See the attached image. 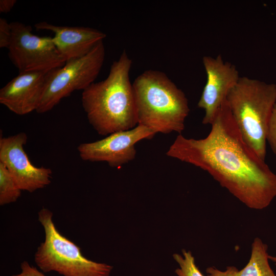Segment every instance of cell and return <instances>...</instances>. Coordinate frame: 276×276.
<instances>
[{
  "mask_svg": "<svg viewBox=\"0 0 276 276\" xmlns=\"http://www.w3.org/2000/svg\"><path fill=\"white\" fill-rule=\"evenodd\" d=\"M12 37L10 22L4 18H0V48H8Z\"/></svg>",
  "mask_w": 276,
  "mask_h": 276,
  "instance_id": "obj_17",
  "label": "cell"
},
{
  "mask_svg": "<svg viewBox=\"0 0 276 276\" xmlns=\"http://www.w3.org/2000/svg\"><path fill=\"white\" fill-rule=\"evenodd\" d=\"M16 3V0H1L0 12L8 13L10 12Z\"/></svg>",
  "mask_w": 276,
  "mask_h": 276,
  "instance_id": "obj_19",
  "label": "cell"
},
{
  "mask_svg": "<svg viewBox=\"0 0 276 276\" xmlns=\"http://www.w3.org/2000/svg\"><path fill=\"white\" fill-rule=\"evenodd\" d=\"M12 37L8 57L19 73L49 72L64 65L66 60L58 51L51 37H40L32 33L31 26L10 22Z\"/></svg>",
  "mask_w": 276,
  "mask_h": 276,
  "instance_id": "obj_7",
  "label": "cell"
},
{
  "mask_svg": "<svg viewBox=\"0 0 276 276\" xmlns=\"http://www.w3.org/2000/svg\"><path fill=\"white\" fill-rule=\"evenodd\" d=\"M269 259L272 261L276 265V256H269Z\"/></svg>",
  "mask_w": 276,
  "mask_h": 276,
  "instance_id": "obj_20",
  "label": "cell"
},
{
  "mask_svg": "<svg viewBox=\"0 0 276 276\" xmlns=\"http://www.w3.org/2000/svg\"><path fill=\"white\" fill-rule=\"evenodd\" d=\"M251 249L249 260L241 270L234 266H228L223 271L209 267L206 269L208 276H276L269 263L267 244L256 237Z\"/></svg>",
  "mask_w": 276,
  "mask_h": 276,
  "instance_id": "obj_13",
  "label": "cell"
},
{
  "mask_svg": "<svg viewBox=\"0 0 276 276\" xmlns=\"http://www.w3.org/2000/svg\"><path fill=\"white\" fill-rule=\"evenodd\" d=\"M47 73H19L1 89L0 103L20 116L36 111L44 90Z\"/></svg>",
  "mask_w": 276,
  "mask_h": 276,
  "instance_id": "obj_11",
  "label": "cell"
},
{
  "mask_svg": "<svg viewBox=\"0 0 276 276\" xmlns=\"http://www.w3.org/2000/svg\"><path fill=\"white\" fill-rule=\"evenodd\" d=\"M267 143L272 151L276 155V103L275 104L269 122Z\"/></svg>",
  "mask_w": 276,
  "mask_h": 276,
  "instance_id": "obj_16",
  "label": "cell"
},
{
  "mask_svg": "<svg viewBox=\"0 0 276 276\" xmlns=\"http://www.w3.org/2000/svg\"><path fill=\"white\" fill-rule=\"evenodd\" d=\"M226 101L244 141L265 161L268 125L276 103V84L240 77Z\"/></svg>",
  "mask_w": 276,
  "mask_h": 276,
  "instance_id": "obj_4",
  "label": "cell"
},
{
  "mask_svg": "<svg viewBox=\"0 0 276 276\" xmlns=\"http://www.w3.org/2000/svg\"><path fill=\"white\" fill-rule=\"evenodd\" d=\"M105 57V47L101 41L84 56L67 61L62 66L48 72L44 90L36 111L48 112L73 91L87 88L98 77Z\"/></svg>",
  "mask_w": 276,
  "mask_h": 276,
  "instance_id": "obj_6",
  "label": "cell"
},
{
  "mask_svg": "<svg viewBox=\"0 0 276 276\" xmlns=\"http://www.w3.org/2000/svg\"><path fill=\"white\" fill-rule=\"evenodd\" d=\"M211 125L203 139L178 134L166 155L207 172L247 208H266L276 197V174L245 142L226 100Z\"/></svg>",
  "mask_w": 276,
  "mask_h": 276,
  "instance_id": "obj_1",
  "label": "cell"
},
{
  "mask_svg": "<svg viewBox=\"0 0 276 276\" xmlns=\"http://www.w3.org/2000/svg\"><path fill=\"white\" fill-rule=\"evenodd\" d=\"M27 135L20 132L0 139V162L22 191L32 193L51 183L52 170L33 165L25 151Z\"/></svg>",
  "mask_w": 276,
  "mask_h": 276,
  "instance_id": "obj_9",
  "label": "cell"
},
{
  "mask_svg": "<svg viewBox=\"0 0 276 276\" xmlns=\"http://www.w3.org/2000/svg\"><path fill=\"white\" fill-rule=\"evenodd\" d=\"M202 62L207 79L197 106L205 112L202 124L211 125L240 77L236 66L224 61L221 55L215 58L204 56Z\"/></svg>",
  "mask_w": 276,
  "mask_h": 276,
  "instance_id": "obj_10",
  "label": "cell"
},
{
  "mask_svg": "<svg viewBox=\"0 0 276 276\" xmlns=\"http://www.w3.org/2000/svg\"><path fill=\"white\" fill-rule=\"evenodd\" d=\"M45 239L37 248L34 261L43 272L56 271L63 276H110L113 267L86 258L81 249L63 236L53 221V213L43 208L38 212Z\"/></svg>",
  "mask_w": 276,
  "mask_h": 276,
  "instance_id": "obj_5",
  "label": "cell"
},
{
  "mask_svg": "<svg viewBox=\"0 0 276 276\" xmlns=\"http://www.w3.org/2000/svg\"><path fill=\"white\" fill-rule=\"evenodd\" d=\"M34 27L54 33L52 41L66 61L84 56L106 36L101 31L89 27L56 26L45 21Z\"/></svg>",
  "mask_w": 276,
  "mask_h": 276,
  "instance_id": "obj_12",
  "label": "cell"
},
{
  "mask_svg": "<svg viewBox=\"0 0 276 276\" xmlns=\"http://www.w3.org/2000/svg\"><path fill=\"white\" fill-rule=\"evenodd\" d=\"M21 191L7 168L0 162V205L15 202L20 196Z\"/></svg>",
  "mask_w": 276,
  "mask_h": 276,
  "instance_id": "obj_14",
  "label": "cell"
},
{
  "mask_svg": "<svg viewBox=\"0 0 276 276\" xmlns=\"http://www.w3.org/2000/svg\"><path fill=\"white\" fill-rule=\"evenodd\" d=\"M137 125L155 134H181L190 108L185 93L164 72L149 70L132 83Z\"/></svg>",
  "mask_w": 276,
  "mask_h": 276,
  "instance_id": "obj_3",
  "label": "cell"
},
{
  "mask_svg": "<svg viewBox=\"0 0 276 276\" xmlns=\"http://www.w3.org/2000/svg\"><path fill=\"white\" fill-rule=\"evenodd\" d=\"M155 134L149 128L137 125L130 130L112 133L100 140L82 143L77 150L83 160L105 162L110 167H119L134 159L135 145L137 142L150 139Z\"/></svg>",
  "mask_w": 276,
  "mask_h": 276,
  "instance_id": "obj_8",
  "label": "cell"
},
{
  "mask_svg": "<svg viewBox=\"0 0 276 276\" xmlns=\"http://www.w3.org/2000/svg\"><path fill=\"white\" fill-rule=\"evenodd\" d=\"M182 255L174 254L173 259L179 265L175 272L177 276H204L196 265L190 251L182 250Z\"/></svg>",
  "mask_w": 276,
  "mask_h": 276,
  "instance_id": "obj_15",
  "label": "cell"
},
{
  "mask_svg": "<svg viewBox=\"0 0 276 276\" xmlns=\"http://www.w3.org/2000/svg\"><path fill=\"white\" fill-rule=\"evenodd\" d=\"M21 272L11 276H45L36 267L30 265L28 261H24L20 264Z\"/></svg>",
  "mask_w": 276,
  "mask_h": 276,
  "instance_id": "obj_18",
  "label": "cell"
},
{
  "mask_svg": "<svg viewBox=\"0 0 276 276\" xmlns=\"http://www.w3.org/2000/svg\"><path fill=\"white\" fill-rule=\"evenodd\" d=\"M132 60L124 51L107 78L82 91L81 102L89 123L100 135L131 129L137 125L132 84Z\"/></svg>",
  "mask_w": 276,
  "mask_h": 276,
  "instance_id": "obj_2",
  "label": "cell"
}]
</instances>
